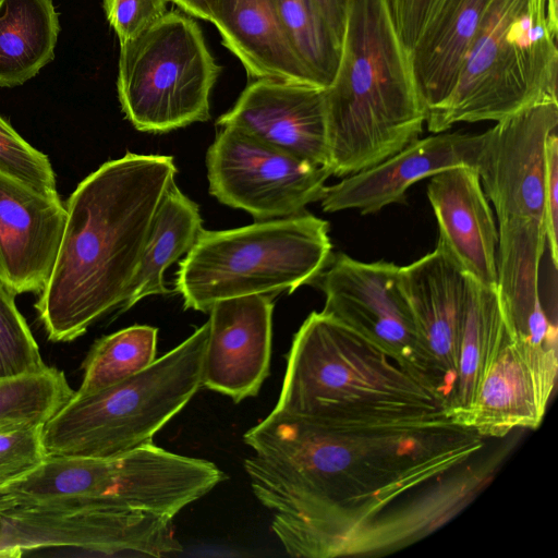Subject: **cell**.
<instances>
[{
    "instance_id": "1",
    "label": "cell",
    "mask_w": 558,
    "mask_h": 558,
    "mask_svg": "<svg viewBox=\"0 0 558 558\" xmlns=\"http://www.w3.org/2000/svg\"><path fill=\"white\" fill-rule=\"evenodd\" d=\"M484 439L457 424L333 430L274 409L243 435L253 451L243 464L290 556L361 555L426 535L422 522L396 506L465 468Z\"/></svg>"
},
{
    "instance_id": "2",
    "label": "cell",
    "mask_w": 558,
    "mask_h": 558,
    "mask_svg": "<svg viewBox=\"0 0 558 558\" xmlns=\"http://www.w3.org/2000/svg\"><path fill=\"white\" fill-rule=\"evenodd\" d=\"M177 167L168 155L126 153L78 183L49 280L35 307L52 342H70L122 310L156 208Z\"/></svg>"
},
{
    "instance_id": "3",
    "label": "cell",
    "mask_w": 558,
    "mask_h": 558,
    "mask_svg": "<svg viewBox=\"0 0 558 558\" xmlns=\"http://www.w3.org/2000/svg\"><path fill=\"white\" fill-rule=\"evenodd\" d=\"M274 409L342 432L456 424L432 386L379 344L323 311L312 312L294 335Z\"/></svg>"
},
{
    "instance_id": "4",
    "label": "cell",
    "mask_w": 558,
    "mask_h": 558,
    "mask_svg": "<svg viewBox=\"0 0 558 558\" xmlns=\"http://www.w3.org/2000/svg\"><path fill=\"white\" fill-rule=\"evenodd\" d=\"M557 125L558 101L519 111L478 134L473 162L497 216V293L505 325L523 355L543 354L557 340L556 318L539 292L547 240L546 143Z\"/></svg>"
},
{
    "instance_id": "5",
    "label": "cell",
    "mask_w": 558,
    "mask_h": 558,
    "mask_svg": "<svg viewBox=\"0 0 558 558\" xmlns=\"http://www.w3.org/2000/svg\"><path fill=\"white\" fill-rule=\"evenodd\" d=\"M325 97L332 175L367 169L420 138L427 110L388 0L349 1Z\"/></svg>"
},
{
    "instance_id": "6",
    "label": "cell",
    "mask_w": 558,
    "mask_h": 558,
    "mask_svg": "<svg viewBox=\"0 0 558 558\" xmlns=\"http://www.w3.org/2000/svg\"><path fill=\"white\" fill-rule=\"evenodd\" d=\"M558 0H492L449 96L427 112L430 133L500 121L557 100Z\"/></svg>"
},
{
    "instance_id": "7",
    "label": "cell",
    "mask_w": 558,
    "mask_h": 558,
    "mask_svg": "<svg viewBox=\"0 0 558 558\" xmlns=\"http://www.w3.org/2000/svg\"><path fill=\"white\" fill-rule=\"evenodd\" d=\"M208 335L206 322L140 373L74 395L44 425L47 457L108 458L153 442L202 386Z\"/></svg>"
},
{
    "instance_id": "8",
    "label": "cell",
    "mask_w": 558,
    "mask_h": 558,
    "mask_svg": "<svg viewBox=\"0 0 558 558\" xmlns=\"http://www.w3.org/2000/svg\"><path fill=\"white\" fill-rule=\"evenodd\" d=\"M329 226L311 214L204 230L179 264L175 290L184 308L209 312L218 301L292 293L312 283L331 258Z\"/></svg>"
},
{
    "instance_id": "9",
    "label": "cell",
    "mask_w": 558,
    "mask_h": 558,
    "mask_svg": "<svg viewBox=\"0 0 558 558\" xmlns=\"http://www.w3.org/2000/svg\"><path fill=\"white\" fill-rule=\"evenodd\" d=\"M225 480L215 463L150 442L108 458L47 457L2 487L16 507L104 506L173 518Z\"/></svg>"
},
{
    "instance_id": "10",
    "label": "cell",
    "mask_w": 558,
    "mask_h": 558,
    "mask_svg": "<svg viewBox=\"0 0 558 558\" xmlns=\"http://www.w3.org/2000/svg\"><path fill=\"white\" fill-rule=\"evenodd\" d=\"M220 71L198 24L168 11L120 45L117 90L121 109L136 130L148 133L207 121L210 93Z\"/></svg>"
},
{
    "instance_id": "11",
    "label": "cell",
    "mask_w": 558,
    "mask_h": 558,
    "mask_svg": "<svg viewBox=\"0 0 558 558\" xmlns=\"http://www.w3.org/2000/svg\"><path fill=\"white\" fill-rule=\"evenodd\" d=\"M172 519L119 507H14L0 518V557L50 547L101 556H168L182 551Z\"/></svg>"
},
{
    "instance_id": "12",
    "label": "cell",
    "mask_w": 558,
    "mask_h": 558,
    "mask_svg": "<svg viewBox=\"0 0 558 558\" xmlns=\"http://www.w3.org/2000/svg\"><path fill=\"white\" fill-rule=\"evenodd\" d=\"M206 154L209 193L220 203L269 220L304 213L332 175L233 126H220Z\"/></svg>"
},
{
    "instance_id": "13",
    "label": "cell",
    "mask_w": 558,
    "mask_h": 558,
    "mask_svg": "<svg viewBox=\"0 0 558 558\" xmlns=\"http://www.w3.org/2000/svg\"><path fill=\"white\" fill-rule=\"evenodd\" d=\"M399 269L391 262L364 263L337 253L313 282L325 295L324 313L379 344L434 388Z\"/></svg>"
},
{
    "instance_id": "14",
    "label": "cell",
    "mask_w": 558,
    "mask_h": 558,
    "mask_svg": "<svg viewBox=\"0 0 558 558\" xmlns=\"http://www.w3.org/2000/svg\"><path fill=\"white\" fill-rule=\"evenodd\" d=\"M399 277L432 384L449 413L457 387L469 277L439 243L430 253L400 266Z\"/></svg>"
},
{
    "instance_id": "15",
    "label": "cell",
    "mask_w": 558,
    "mask_h": 558,
    "mask_svg": "<svg viewBox=\"0 0 558 558\" xmlns=\"http://www.w3.org/2000/svg\"><path fill=\"white\" fill-rule=\"evenodd\" d=\"M300 159L329 168L325 88L278 80H253L217 120ZM330 169V168H329Z\"/></svg>"
},
{
    "instance_id": "16",
    "label": "cell",
    "mask_w": 558,
    "mask_h": 558,
    "mask_svg": "<svg viewBox=\"0 0 558 558\" xmlns=\"http://www.w3.org/2000/svg\"><path fill=\"white\" fill-rule=\"evenodd\" d=\"M272 299L253 294L211 306L202 386L234 402L258 393L269 375Z\"/></svg>"
},
{
    "instance_id": "17",
    "label": "cell",
    "mask_w": 558,
    "mask_h": 558,
    "mask_svg": "<svg viewBox=\"0 0 558 558\" xmlns=\"http://www.w3.org/2000/svg\"><path fill=\"white\" fill-rule=\"evenodd\" d=\"M66 209L46 195L0 173V283L12 293H40L60 247Z\"/></svg>"
},
{
    "instance_id": "18",
    "label": "cell",
    "mask_w": 558,
    "mask_h": 558,
    "mask_svg": "<svg viewBox=\"0 0 558 558\" xmlns=\"http://www.w3.org/2000/svg\"><path fill=\"white\" fill-rule=\"evenodd\" d=\"M478 134L437 133L417 138L385 160L327 186L322 208L326 213L347 209L376 214L391 204L405 203L415 182L448 168L473 167Z\"/></svg>"
},
{
    "instance_id": "19",
    "label": "cell",
    "mask_w": 558,
    "mask_h": 558,
    "mask_svg": "<svg viewBox=\"0 0 558 558\" xmlns=\"http://www.w3.org/2000/svg\"><path fill=\"white\" fill-rule=\"evenodd\" d=\"M428 179L427 197L439 229L437 243L468 277L497 289V226L476 169L457 166Z\"/></svg>"
},
{
    "instance_id": "20",
    "label": "cell",
    "mask_w": 558,
    "mask_h": 558,
    "mask_svg": "<svg viewBox=\"0 0 558 558\" xmlns=\"http://www.w3.org/2000/svg\"><path fill=\"white\" fill-rule=\"evenodd\" d=\"M207 7L222 44L251 78L317 85L291 46L275 0H207Z\"/></svg>"
},
{
    "instance_id": "21",
    "label": "cell",
    "mask_w": 558,
    "mask_h": 558,
    "mask_svg": "<svg viewBox=\"0 0 558 558\" xmlns=\"http://www.w3.org/2000/svg\"><path fill=\"white\" fill-rule=\"evenodd\" d=\"M490 2L442 0L410 51L416 86L427 112L452 90L466 50Z\"/></svg>"
},
{
    "instance_id": "22",
    "label": "cell",
    "mask_w": 558,
    "mask_h": 558,
    "mask_svg": "<svg viewBox=\"0 0 558 558\" xmlns=\"http://www.w3.org/2000/svg\"><path fill=\"white\" fill-rule=\"evenodd\" d=\"M541 410L531 374L509 335L490 362L464 426L484 438H501L515 428H536Z\"/></svg>"
},
{
    "instance_id": "23",
    "label": "cell",
    "mask_w": 558,
    "mask_h": 558,
    "mask_svg": "<svg viewBox=\"0 0 558 558\" xmlns=\"http://www.w3.org/2000/svg\"><path fill=\"white\" fill-rule=\"evenodd\" d=\"M198 205L172 179L156 208L140 265L121 312L149 295L168 294L165 270L185 255L202 231Z\"/></svg>"
},
{
    "instance_id": "24",
    "label": "cell",
    "mask_w": 558,
    "mask_h": 558,
    "mask_svg": "<svg viewBox=\"0 0 558 558\" xmlns=\"http://www.w3.org/2000/svg\"><path fill=\"white\" fill-rule=\"evenodd\" d=\"M59 33L52 0H0V87L37 75L53 60Z\"/></svg>"
},
{
    "instance_id": "25",
    "label": "cell",
    "mask_w": 558,
    "mask_h": 558,
    "mask_svg": "<svg viewBox=\"0 0 558 558\" xmlns=\"http://www.w3.org/2000/svg\"><path fill=\"white\" fill-rule=\"evenodd\" d=\"M507 336L497 289L484 287L469 277L457 387L449 410L456 424L464 426L480 384Z\"/></svg>"
},
{
    "instance_id": "26",
    "label": "cell",
    "mask_w": 558,
    "mask_h": 558,
    "mask_svg": "<svg viewBox=\"0 0 558 558\" xmlns=\"http://www.w3.org/2000/svg\"><path fill=\"white\" fill-rule=\"evenodd\" d=\"M158 329L134 325L98 339L83 364V379L75 396H85L120 383L156 360Z\"/></svg>"
},
{
    "instance_id": "27",
    "label": "cell",
    "mask_w": 558,
    "mask_h": 558,
    "mask_svg": "<svg viewBox=\"0 0 558 558\" xmlns=\"http://www.w3.org/2000/svg\"><path fill=\"white\" fill-rule=\"evenodd\" d=\"M62 371H40L0 380V432L45 425L72 397Z\"/></svg>"
},
{
    "instance_id": "28",
    "label": "cell",
    "mask_w": 558,
    "mask_h": 558,
    "mask_svg": "<svg viewBox=\"0 0 558 558\" xmlns=\"http://www.w3.org/2000/svg\"><path fill=\"white\" fill-rule=\"evenodd\" d=\"M286 35L315 83L327 88L336 74L341 40L312 0H275Z\"/></svg>"
},
{
    "instance_id": "29",
    "label": "cell",
    "mask_w": 558,
    "mask_h": 558,
    "mask_svg": "<svg viewBox=\"0 0 558 558\" xmlns=\"http://www.w3.org/2000/svg\"><path fill=\"white\" fill-rule=\"evenodd\" d=\"M14 300L15 294L0 283V380L47 366Z\"/></svg>"
},
{
    "instance_id": "30",
    "label": "cell",
    "mask_w": 558,
    "mask_h": 558,
    "mask_svg": "<svg viewBox=\"0 0 558 558\" xmlns=\"http://www.w3.org/2000/svg\"><path fill=\"white\" fill-rule=\"evenodd\" d=\"M0 173L46 195H58L48 157L28 144L0 116Z\"/></svg>"
},
{
    "instance_id": "31",
    "label": "cell",
    "mask_w": 558,
    "mask_h": 558,
    "mask_svg": "<svg viewBox=\"0 0 558 558\" xmlns=\"http://www.w3.org/2000/svg\"><path fill=\"white\" fill-rule=\"evenodd\" d=\"M44 425H26L0 432V480L20 477L43 463L47 453Z\"/></svg>"
},
{
    "instance_id": "32",
    "label": "cell",
    "mask_w": 558,
    "mask_h": 558,
    "mask_svg": "<svg viewBox=\"0 0 558 558\" xmlns=\"http://www.w3.org/2000/svg\"><path fill=\"white\" fill-rule=\"evenodd\" d=\"M170 0H102L108 23L120 45L131 40L161 20Z\"/></svg>"
},
{
    "instance_id": "33",
    "label": "cell",
    "mask_w": 558,
    "mask_h": 558,
    "mask_svg": "<svg viewBox=\"0 0 558 558\" xmlns=\"http://www.w3.org/2000/svg\"><path fill=\"white\" fill-rule=\"evenodd\" d=\"M442 0H388L397 33L409 52Z\"/></svg>"
},
{
    "instance_id": "34",
    "label": "cell",
    "mask_w": 558,
    "mask_h": 558,
    "mask_svg": "<svg viewBox=\"0 0 558 558\" xmlns=\"http://www.w3.org/2000/svg\"><path fill=\"white\" fill-rule=\"evenodd\" d=\"M546 223L550 260L558 265V137L554 131L546 143Z\"/></svg>"
},
{
    "instance_id": "35",
    "label": "cell",
    "mask_w": 558,
    "mask_h": 558,
    "mask_svg": "<svg viewBox=\"0 0 558 558\" xmlns=\"http://www.w3.org/2000/svg\"><path fill=\"white\" fill-rule=\"evenodd\" d=\"M341 40L350 0H312Z\"/></svg>"
},
{
    "instance_id": "36",
    "label": "cell",
    "mask_w": 558,
    "mask_h": 558,
    "mask_svg": "<svg viewBox=\"0 0 558 558\" xmlns=\"http://www.w3.org/2000/svg\"><path fill=\"white\" fill-rule=\"evenodd\" d=\"M193 17L210 22L207 0H170Z\"/></svg>"
},
{
    "instance_id": "37",
    "label": "cell",
    "mask_w": 558,
    "mask_h": 558,
    "mask_svg": "<svg viewBox=\"0 0 558 558\" xmlns=\"http://www.w3.org/2000/svg\"><path fill=\"white\" fill-rule=\"evenodd\" d=\"M4 482L0 480V518L10 509L16 507L14 501L4 492L2 485Z\"/></svg>"
}]
</instances>
